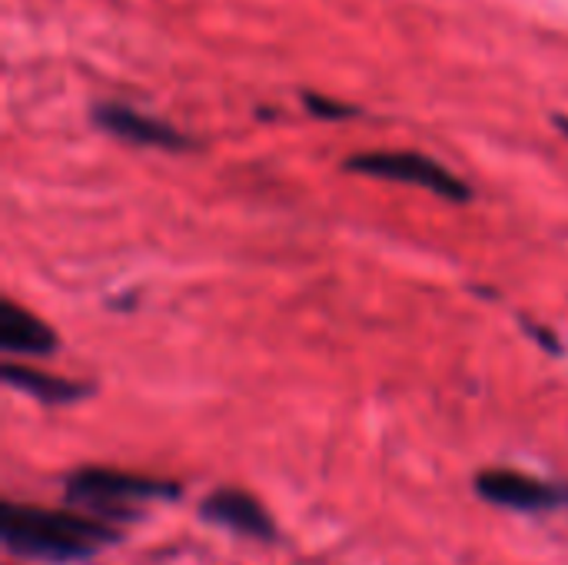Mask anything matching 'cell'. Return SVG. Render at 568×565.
Returning a JSON list of instances; mask_svg holds the SVG:
<instances>
[{
	"label": "cell",
	"instance_id": "9c48e42d",
	"mask_svg": "<svg viewBox=\"0 0 568 565\" xmlns=\"http://www.w3.org/2000/svg\"><path fill=\"white\" fill-rule=\"evenodd\" d=\"M303 103H306V110H310L313 117H320V120H349V117L359 113V107H349V103H343V100H329V97L313 93V90H303Z\"/></svg>",
	"mask_w": 568,
	"mask_h": 565
},
{
	"label": "cell",
	"instance_id": "7a4b0ae2",
	"mask_svg": "<svg viewBox=\"0 0 568 565\" xmlns=\"http://www.w3.org/2000/svg\"><path fill=\"white\" fill-rule=\"evenodd\" d=\"M63 496L77 509L126 526L143 519V503H176L183 496V486L176 480L126 473L113 466H80L63 476Z\"/></svg>",
	"mask_w": 568,
	"mask_h": 565
},
{
	"label": "cell",
	"instance_id": "3957f363",
	"mask_svg": "<svg viewBox=\"0 0 568 565\" xmlns=\"http://www.w3.org/2000/svg\"><path fill=\"white\" fill-rule=\"evenodd\" d=\"M346 173H359V176H376V180H389V183H409L419 190H429L449 203H469L476 193L473 186L456 176L453 170H446L439 160L419 153V150H369V153H353L343 160Z\"/></svg>",
	"mask_w": 568,
	"mask_h": 565
},
{
	"label": "cell",
	"instance_id": "5b68a950",
	"mask_svg": "<svg viewBox=\"0 0 568 565\" xmlns=\"http://www.w3.org/2000/svg\"><path fill=\"white\" fill-rule=\"evenodd\" d=\"M90 120L103 133H110L123 143H133V147H153V150H166V153H186L196 147V140L190 133H183L180 127H173L160 117H150L130 103H116V100L97 103L90 110Z\"/></svg>",
	"mask_w": 568,
	"mask_h": 565
},
{
	"label": "cell",
	"instance_id": "ba28073f",
	"mask_svg": "<svg viewBox=\"0 0 568 565\" xmlns=\"http://www.w3.org/2000/svg\"><path fill=\"white\" fill-rule=\"evenodd\" d=\"M0 376H3V383L10 390H20V393L33 396L43 406H70V403H83V400H90L97 393L93 383L40 373L33 366H23V363H3Z\"/></svg>",
	"mask_w": 568,
	"mask_h": 565
},
{
	"label": "cell",
	"instance_id": "30bf717a",
	"mask_svg": "<svg viewBox=\"0 0 568 565\" xmlns=\"http://www.w3.org/2000/svg\"><path fill=\"white\" fill-rule=\"evenodd\" d=\"M523 330H526V336H532L549 356H562L566 350H562V340L549 330V326H542V323H532V320H526L523 316Z\"/></svg>",
	"mask_w": 568,
	"mask_h": 565
},
{
	"label": "cell",
	"instance_id": "52a82bcc",
	"mask_svg": "<svg viewBox=\"0 0 568 565\" xmlns=\"http://www.w3.org/2000/svg\"><path fill=\"white\" fill-rule=\"evenodd\" d=\"M0 350L10 356H50L60 350V336L17 300L0 303Z\"/></svg>",
	"mask_w": 568,
	"mask_h": 565
},
{
	"label": "cell",
	"instance_id": "8992f818",
	"mask_svg": "<svg viewBox=\"0 0 568 565\" xmlns=\"http://www.w3.org/2000/svg\"><path fill=\"white\" fill-rule=\"evenodd\" d=\"M200 519L206 526L226 529L233 536L253 539V543H276V519L273 513L246 490L236 486H220L200 500Z\"/></svg>",
	"mask_w": 568,
	"mask_h": 565
},
{
	"label": "cell",
	"instance_id": "8fae6325",
	"mask_svg": "<svg viewBox=\"0 0 568 565\" xmlns=\"http://www.w3.org/2000/svg\"><path fill=\"white\" fill-rule=\"evenodd\" d=\"M552 127H556V130H562V133L568 137V113H556V117H552Z\"/></svg>",
	"mask_w": 568,
	"mask_h": 565
},
{
	"label": "cell",
	"instance_id": "6da1fadb",
	"mask_svg": "<svg viewBox=\"0 0 568 565\" xmlns=\"http://www.w3.org/2000/svg\"><path fill=\"white\" fill-rule=\"evenodd\" d=\"M0 539L7 556L47 565L90 563L123 543V529L87 509H43L7 500L0 509Z\"/></svg>",
	"mask_w": 568,
	"mask_h": 565
},
{
	"label": "cell",
	"instance_id": "277c9868",
	"mask_svg": "<svg viewBox=\"0 0 568 565\" xmlns=\"http://www.w3.org/2000/svg\"><path fill=\"white\" fill-rule=\"evenodd\" d=\"M473 493L499 509L509 513H529V516H542V513H559L568 509V483L556 480H539L519 470H483L473 480Z\"/></svg>",
	"mask_w": 568,
	"mask_h": 565
}]
</instances>
